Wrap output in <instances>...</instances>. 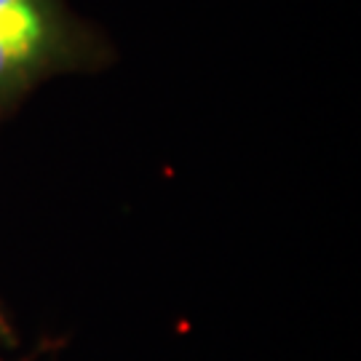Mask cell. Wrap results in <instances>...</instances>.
Listing matches in <instances>:
<instances>
[{"label":"cell","mask_w":361,"mask_h":361,"mask_svg":"<svg viewBox=\"0 0 361 361\" xmlns=\"http://www.w3.org/2000/svg\"><path fill=\"white\" fill-rule=\"evenodd\" d=\"M67 54L51 0H0V110L25 97Z\"/></svg>","instance_id":"6da1fadb"},{"label":"cell","mask_w":361,"mask_h":361,"mask_svg":"<svg viewBox=\"0 0 361 361\" xmlns=\"http://www.w3.org/2000/svg\"><path fill=\"white\" fill-rule=\"evenodd\" d=\"M13 340H16V335H13V326L8 324L6 313H3V308H0V348L13 345Z\"/></svg>","instance_id":"7a4b0ae2"}]
</instances>
